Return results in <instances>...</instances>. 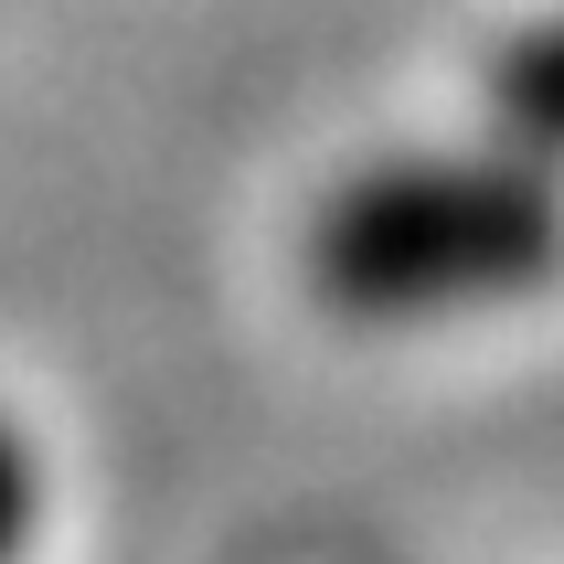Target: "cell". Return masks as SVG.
<instances>
[{
	"label": "cell",
	"instance_id": "3",
	"mask_svg": "<svg viewBox=\"0 0 564 564\" xmlns=\"http://www.w3.org/2000/svg\"><path fill=\"white\" fill-rule=\"evenodd\" d=\"M32 511H43V479H32V447L11 437V415H0V564H22Z\"/></svg>",
	"mask_w": 564,
	"mask_h": 564
},
{
	"label": "cell",
	"instance_id": "2",
	"mask_svg": "<svg viewBox=\"0 0 564 564\" xmlns=\"http://www.w3.org/2000/svg\"><path fill=\"white\" fill-rule=\"evenodd\" d=\"M490 118L511 128L522 160H543V171L564 160V22H533L490 54Z\"/></svg>",
	"mask_w": 564,
	"mask_h": 564
},
{
	"label": "cell",
	"instance_id": "1",
	"mask_svg": "<svg viewBox=\"0 0 564 564\" xmlns=\"http://www.w3.org/2000/svg\"><path fill=\"white\" fill-rule=\"evenodd\" d=\"M310 299L341 319H437L564 278V192L522 150H415L351 171L299 235Z\"/></svg>",
	"mask_w": 564,
	"mask_h": 564
}]
</instances>
